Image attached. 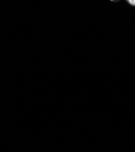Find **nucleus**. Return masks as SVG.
<instances>
[{
  "mask_svg": "<svg viewBox=\"0 0 135 152\" xmlns=\"http://www.w3.org/2000/svg\"><path fill=\"white\" fill-rule=\"evenodd\" d=\"M127 1L132 6H135V0H128V1Z\"/></svg>",
  "mask_w": 135,
  "mask_h": 152,
  "instance_id": "nucleus-1",
  "label": "nucleus"
}]
</instances>
